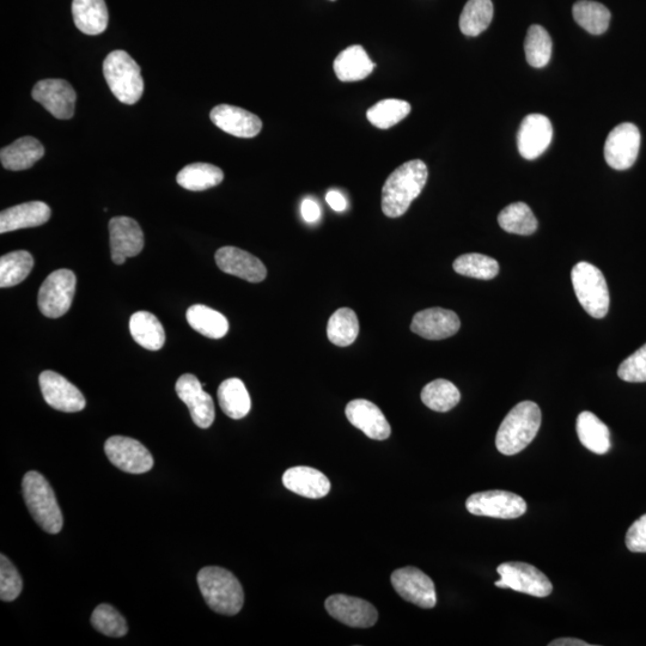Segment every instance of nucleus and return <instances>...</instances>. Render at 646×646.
Listing matches in <instances>:
<instances>
[{
    "label": "nucleus",
    "instance_id": "nucleus-34",
    "mask_svg": "<svg viewBox=\"0 0 646 646\" xmlns=\"http://www.w3.org/2000/svg\"><path fill=\"white\" fill-rule=\"evenodd\" d=\"M498 223L507 233L529 236L538 229V219L524 203L511 204L499 213Z\"/></svg>",
    "mask_w": 646,
    "mask_h": 646
},
{
    "label": "nucleus",
    "instance_id": "nucleus-17",
    "mask_svg": "<svg viewBox=\"0 0 646 646\" xmlns=\"http://www.w3.org/2000/svg\"><path fill=\"white\" fill-rule=\"evenodd\" d=\"M114 264L123 265L126 259L137 257L144 248V234L139 224L130 217H114L109 222Z\"/></svg>",
    "mask_w": 646,
    "mask_h": 646
},
{
    "label": "nucleus",
    "instance_id": "nucleus-42",
    "mask_svg": "<svg viewBox=\"0 0 646 646\" xmlns=\"http://www.w3.org/2000/svg\"><path fill=\"white\" fill-rule=\"evenodd\" d=\"M91 624L102 635L113 638L124 637L129 631L123 615L109 605H100L95 609L91 615Z\"/></svg>",
    "mask_w": 646,
    "mask_h": 646
},
{
    "label": "nucleus",
    "instance_id": "nucleus-14",
    "mask_svg": "<svg viewBox=\"0 0 646 646\" xmlns=\"http://www.w3.org/2000/svg\"><path fill=\"white\" fill-rule=\"evenodd\" d=\"M40 387L47 404L54 410L76 413L87 405L81 390L54 371L47 370L40 375Z\"/></svg>",
    "mask_w": 646,
    "mask_h": 646
},
{
    "label": "nucleus",
    "instance_id": "nucleus-32",
    "mask_svg": "<svg viewBox=\"0 0 646 646\" xmlns=\"http://www.w3.org/2000/svg\"><path fill=\"white\" fill-rule=\"evenodd\" d=\"M223 180L222 169L209 163L190 164L176 176V181L182 188L193 192L210 190V188L222 184Z\"/></svg>",
    "mask_w": 646,
    "mask_h": 646
},
{
    "label": "nucleus",
    "instance_id": "nucleus-19",
    "mask_svg": "<svg viewBox=\"0 0 646 646\" xmlns=\"http://www.w3.org/2000/svg\"><path fill=\"white\" fill-rule=\"evenodd\" d=\"M461 327V321L453 310L442 308L425 309L414 315L411 331L428 340H443L453 337Z\"/></svg>",
    "mask_w": 646,
    "mask_h": 646
},
{
    "label": "nucleus",
    "instance_id": "nucleus-37",
    "mask_svg": "<svg viewBox=\"0 0 646 646\" xmlns=\"http://www.w3.org/2000/svg\"><path fill=\"white\" fill-rule=\"evenodd\" d=\"M492 18V0H468L460 17L461 32L474 38L490 27Z\"/></svg>",
    "mask_w": 646,
    "mask_h": 646
},
{
    "label": "nucleus",
    "instance_id": "nucleus-41",
    "mask_svg": "<svg viewBox=\"0 0 646 646\" xmlns=\"http://www.w3.org/2000/svg\"><path fill=\"white\" fill-rule=\"evenodd\" d=\"M453 267L454 271L461 276L481 280L496 278L499 273L497 260L477 253L461 255L454 261Z\"/></svg>",
    "mask_w": 646,
    "mask_h": 646
},
{
    "label": "nucleus",
    "instance_id": "nucleus-29",
    "mask_svg": "<svg viewBox=\"0 0 646 646\" xmlns=\"http://www.w3.org/2000/svg\"><path fill=\"white\" fill-rule=\"evenodd\" d=\"M130 331L134 341L146 350H161L166 343L162 323L149 312L134 313L130 320Z\"/></svg>",
    "mask_w": 646,
    "mask_h": 646
},
{
    "label": "nucleus",
    "instance_id": "nucleus-8",
    "mask_svg": "<svg viewBox=\"0 0 646 646\" xmlns=\"http://www.w3.org/2000/svg\"><path fill=\"white\" fill-rule=\"evenodd\" d=\"M497 572L501 580L496 582L497 588L513 589L518 593L535 597H547L552 594L553 585L544 572L536 569L535 566L510 562L498 566Z\"/></svg>",
    "mask_w": 646,
    "mask_h": 646
},
{
    "label": "nucleus",
    "instance_id": "nucleus-45",
    "mask_svg": "<svg viewBox=\"0 0 646 646\" xmlns=\"http://www.w3.org/2000/svg\"><path fill=\"white\" fill-rule=\"evenodd\" d=\"M626 546L633 553H646V515L639 517L627 530Z\"/></svg>",
    "mask_w": 646,
    "mask_h": 646
},
{
    "label": "nucleus",
    "instance_id": "nucleus-28",
    "mask_svg": "<svg viewBox=\"0 0 646 646\" xmlns=\"http://www.w3.org/2000/svg\"><path fill=\"white\" fill-rule=\"evenodd\" d=\"M577 435L585 448L597 455L607 454L612 447L608 426L594 413L585 411L577 418Z\"/></svg>",
    "mask_w": 646,
    "mask_h": 646
},
{
    "label": "nucleus",
    "instance_id": "nucleus-12",
    "mask_svg": "<svg viewBox=\"0 0 646 646\" xmlns=\"http://www.w3.org/2000/svg\"><path fill=\"white\" fill-rule=\"evenodd\" d=\"M390 580H392L396 593L402 599L420 608L430 609L436 606L435 584L423 571L408 566V568L394 571Z\"/></svg>",
    "mask_w": 646,
    "mask_h": 646
},
{
    "label": "nucleus",
    "instance_id": "nucleus-49",
    "mask_svg": "<svg viewBox=\"0 0 646 646\" xmlns=\"http://www.w3.org/2000/svg\"><path fill=\"white\" fill-rule=\"evenodd\" d=\"M332 2H334V0H332Z\"/></svg>",
    "mask_w": 646,
    "mask_h": 646
},
{
    "label": "nucleus",
    "instance_id": "nucleus-4",
    "mask_svg": "<svg viewBox=\"0 0 646 646\" xmlns=\"http://www.w3.org/2000/svg\"><path fill=\"white\" fill-rule=\"evenodd\" d=\"M24 502L30 515L48 534H58L63 529L64 518L52 486L39 472H28L22 481Z\"/></svg>",
    "mask_w": 646,
    "mask_h": 646
},
{
    "label": "nucleus",
    "instance_id": "nucleus-44",
    "mask_svg": "<svg viewBox=\"0 0 646 646\" xmlns=\"http://www.w3.org/2000/svg\"><path fill=\"white\" fill-rule=\"evenodd\" d=\"M618 376L625 382H646V344L620 364Z\"/></svg>",
    "mask_w": 646,
    "mask_h": 646
},
{
    "label": "nucleus",
    "instance_id": "nucleus-43",
    "mask_svg": "<svg viewBox=\"0 0 646 646\" xmlns=\"http://www.w3.org/2000/svg\"><path fill=\"white\" fill-rule=\"evenodd\" d=\"M23 581L15 565L2 554L0 557V599L11 602L22 593Z\"/></svg>",
    "mask_w": 646,
    "mask_h": 646
},
{
    "label": "nucleus",
    "instance_id": "nucleus-20",
    "mask_svg": "<svg viewBox=\"0 0 646 646\" xmlns=\"http://www.w3.org/2000/svg\"><path fill=\"white\" fill-rule=\"evenodd\" d=\"M345 413L349 422L371 440L385 441L392 434L385 414L373 402L364 399L353 400L346 406Z\"/></svg>",
    "mask_w": 646,
    "mask_h": 646
},
{
    "label": "nucleus",
    "instance_id": "nucleus-47",
    "mask_svg": "<svg viewBox=\"0 0 646 646\" xmlns=\"http://www.w3.org/2000/svg\"><path fill=\"white\" fill-rule=\"evenodd\" d=\"M326 201L334 211L343 212L346 210L347 201L344 195L338 191H329L326 195Z\"/></svg>",
    "mask_w": 646,
    "mask_h": 646
},
{
    "label": "nucleus",
    "instance_id": "nucleus-13",
    "mask_svg": "<svg viewBox=\"0 0 646 646\" xmlns=\"http://www.w3.org/2000/svg\"><path fill=\"white\" fill-rule=\"evenodd\" d=\"M32 96L59 120H69L75 114L76 91L64 79L40 81L35 85Z\"/></svg>",
    "mask_w": 646,
    "mask_h": 646
},
{
    "label": "nucleus",
    "instance_id": "nucleus-16",
    "mask_svg": "<svg viewBox=\"0 0 646 646\" xmlns=\"http://www.w3.org/2000/svg\"><path fill=\"white\" fill-rule=\"evenodd\" d=\"M327 612L335 620L347 626L369 629L377 623L379 612L370 602L343 594L328 597Z\"/></svg>",
    "mask_w": 646,
    "mask_h": 646
},
{
    "label": "nucleus",
    "instance_id": "nucleus-6",
    "mask_svg": "<svg viewBox=\"0 0 646 646\" xmlns=\"http://www.w3.org/2000/svg\"><path fill=\"white\" fill-rule=\"evenodd\" d=\"M577 300L590 316L603 319L609 310V291L605 276L589 262H578L571 272Z\"/></svg>",
    "mask_w": 646,
    "mask_h": 646
},
{
    "label": "nucleus",
    "instance_id": "nucleus-5",
    "mask_svg": "<svg viewBox=\"0 0 646 646\" xmlns=\"http://www.w3.org/2000/svg\"><path fill=\"white\" fill-rule=\"evenodd\" d=\"M109 89L120 102L134 105L140 100L144 91V81L139 65L125 51H114L108 54L103 63Z\"/></svg>",
    "mask_w": 646,
    "mask_h": 646
},
{
    "label": "nucleus",
    "instance_id": "nucleus-1",
    "mask_svg": "<svg viewBox=\"0 0 646 646\" xmlns=\"http://www.w3.org/2000/svg\"><path fill=\"white\" fill-rule=\"evenodd\" d=\"M429 170L420 160L408 161L396 168L382 190V211L389 218L404 216L428 182Z\"/></svg>",
    "mask_w": 646,
    "mask_h": 646
},
{
    "label": "nucleus",
    "instance_id": "nucleus-38",
    "mask_svg": "<svg viewBox=\"0 0 646 646\" xmlns=\"http://www.w3.org/2000/svg\"><path fill=\"white\" fill-rule=\"evenodd\" d=\"M461 400L460 390L447 380H435L426 385L422 392V401L426 407L435 412H449Z\"/></svg>",
    "mask_w": 646,
    "mask_h": 646
},
{
    "label": "nucleus",
    "instance_id": "nucleus-23",
    "mask_svg": "<svg viewBox=\"0 0 646 646\" xmlns=\"http://www.w3.org/2000/svg\"><path fill=\"white\" fill-rule=\"evenodd\" d=\"M51 215L50 206L42 201L12 206L0 213V233L40 227L50 221Z\"/></svg>",
    "mask_w": 646,
    "mask_h": 646
},
{
    "label": "nucleus",
    "instance_id": "nucleus-36",
    "mask_svg": "<svg viewBox=\"0 0 646 646\" xmlns=\"http://www.w3.org/2000/svg\"><path fill=\"white\" fill-rule=\"evenodd\" d=\"M359 333V321L350 308H341L335 312L327 325V335L332 344L346 347L355 343Z\"/></svg>",
    "mask_w": 646,
    "mask_h": 646
},
{
    "label": "nucleus",
    "instance_id": "nucleus-11",
    "mask_svg": "<svg viewBox=\"0 0 646 646\" xmlns=\"http://www.w3.org/2000/svg\"><path fill=\"white\" fill-rule=\"evenodd\" d=\"M641 142V132L635 124L624 123L615 127L605 144L608 166L615 170L630 169L637 161Z\"/></svg>",
    "mask_w": 646,
    "mask_h": 646
},
{
    "label": "nucleus",
    "instance_id": "nucleus-2",
    "mask_svg": "<svg viewBox=\"0 0 646 646\" xmlns=\"http://www.w3.org/2000/svg\"><path fill=\"white\" fill-rule=\"evenodd\" d=\"M541 410L533 401H522L511 410L499 426L496 447L499 453L513 456L534 441L541 426Z\"/></svg>",
    "mask_w": 646,
    "mask_h": 646
},
{
    "label": "nucleus",
    "instance_id": "nucleus-21",
    "mask_svg": "<svg viewBox=\"0 0 646 646\" xmlns=\"http://www.w3.org/2000/svg\"><path fill=\"white\" fill-rule=\"evenodd\" d=\"M217 266L231 276L247 280L249 283H260L266 279L267 270L264 264L251 253L236 247H223L216 253Z\"/></svg>",
    "mask_w": 646,
    "mask_h": 646
},
{
    "label": "nucleus",
    "instance_id": "nucleus-3",
    "mask_svg": "<svg viewBox=\"0 0 646 646\" xmlns=\"http://www.w3.org/2000/svg\"><path fill=\"white\" fill-rule=\"evenodd\" d=\"M198 584L204 599L216 613L236 615L245 603L242 585L230 571L207 566L198 574Z\"/></svg>",
    "mask_w": 646,
    "mask_h": 646
},
{
    "label": "nucleus",
    "instance_id": "nucleus-25",
    "mask_svg": "<svg viewBox=\"0 0 646 646\" xmlns=\"http://www.w3.org/2000/svg\"><path fill=\"white\" fill-rule=\"evenodd\" d=\"M368 53L359 45L346 48L334 60V72L341 82H359L369 77L375 69Z\"/></svg>",
    "mask_w": 646,
    "mask_h": 646
},
{
    "label": "nucleus",
    "instance_id": "nucleus-39",
    "mask_svg": "<svg viewBox=\"0 0 646 646\" xmlns=\"http://www.w3.org/2000/svg\"><path fill=\"white\" fill-rule=\"evenodd\" d=\"M552 51L553 42L547 30L539 24L530 27L524 41V52L529 65L542 69L550 63Z\"/></svg>",
    "mask_w": 646,
    "mask_h": 646
},
{
    "label": "nucleus",
    "instance_id": "nucleus-9",
    "mask_svg": "<svg viewBox=\"0 0 646 646\" xmlns=\"http://www.w3.org/2000/svg\"><path fill=\"white\" fill-rule=\"evenodd\" d=\"M466 508L475 516L514 520L526 514L527 503L515 493L493 490L474 493L468 497Z\"/></svg>",
    "mask_w": 646,
    "mask_h": 646
},
{
    "label": "nucleus",
    "instance_id": "nucleus-18",
    "mask_svg": "<svg viewBox=\"0 0 646 646\" xmlns=\"http://www.w3.org/2000/svg\"><path fill=\"white\" fill-rule=\"evenodd\" d=\"M552 139L553 126L550 119L542 114H530L523 119L518 130V151L526 160H536L548 149Z\"/></svg>",
    "mask_w": 646,
    "mask_h": 646
},
{
    "label": "nucleus",
    "instance_id": "nucleus-48",
    "mask_svg": "<svg viewBox=\"0 0 646 646\" xmlns=\"http://www.w3.org/2000/svg\"><path fill=\"white\" fill-rule=\"evenodd\" d=\"M548 646H590V644L576 638H559L556 641L548 643Z\"/></svg>",
    "mask_w": 646,
    "mask_h": 646
},
{
    "label": "nucleus",
    "instance_id": "nucleus-10",
    "mask_svg": "<svg viewBox=\"0 0 646 646\" xmlns=\"http://www.w3.org/2000/svg\"><path fill=\"white\" fill-rule=\"evenodd\" d=\"M106 455L115 467L126 473L142 474L154 467V457L142 443L130 437L113 436L105 444Z\"/></svg>",
    "mask_w": 646,
    "mask_h": 646
},
{
    "label": "nucleus",
    "instance_id": "nucleus-30",
    "mask_svg": "<svg viewBox=\"0 0 646 646\" xmlns=\"http://www.w3.org/2000/svg\"><path fill=\"white\" fill-rule=\"evenodd\" d=\"M218 402L222 411L236 420L245 418L252 408L251 396L240 379H228L219 386Z\"/></svg>",
    "mask_w": 646,
    "mask_h": 646
},
{
    "label": "nucleus",
    "instance_id": "nucleus-26",
    "mask_svg": "<svg viewBox=\"0 0 646 646\" xmlns=\"http://www.w3.org/2000/svg\"><path fill=\"white\" fill-rule=\"evenodd\" d=\"M44 155V145L38 139L23 137L2 149L0 161L5 169L20 172V170L32 168Z\"/></svg>",
    "mask_w": 646,
    "mask_h": 646
},
{
    "label": "nucleus",
    "instance_id": "nucleus-46",
    "mask_svg": "<svg viewBox=\"0 0 646 646\" xmlns=\"http://www.w3.org/2000/svg\"><path fill=\"white\" fill-rule=\"evenodd\" d=\"M302 217L304 221L314 224L321 218V209L318 203L313 199L303 200L302 203Z\"/></svg>",
    "mask_w": 646,
    "mask_h": 646
},
{
    "label": "nucleus",
    "instance_id": "nucleus-15",
    "mask_svg": "<svg viewBox=\"0 0 646 646\" xmlns=\"http://www.w3.org/2000/svg\"><path fill=\"white\" fill-rule=\"evenodd\" d=\"M176 393L190 408L191 417L200 429H209L215 422L216 411L212 396L206 393L203 383L192 374H185L176 382Z\"/></svg>",
    "mask_w": 646,
    "mask_h": 646
},
{
    "label": "nucleus",
    "instance_id": "nucleus-31",
    "mask_svg": "<svg viewBox=\"0 0 646 646\" xmlns=\"http://www.w3.org/2000/svg\"><path fill=\"white\" fill-rule=\"evenodd\" d=\"M186 318L190 326L201 335L210 339H222L229 331V322L217 310L195 304L187 310Z\"/></svg>",
    "mask_w": 646,
    "mask_h": 646
},
{
    "label": "nucleus",
    "instance_id": "nucleus-22",
    "mask_svg": "<svg viewBox=\"0 0 646 646\" xmlns=\"http://www.w3.org/2000/svg\"><path fill=\"white\" fill-rule=\"evenodd\" d=\"M210 118L218 129L239 138L257 137L262 129L260 118L240 107L219 105L212 109Z\"/></svg>",
    "mask_w": 646,
    "mask_h": 646
},
{
    "label": "nucleus",
    "instance_id": "nucleus-24",
    "mask_svg": "<svg viewBox=\"0 0 646 646\" xmlns=\"http://www.w3.org/2000/svg\"><path fill=\"white\" fill-rule=\"evenodd\" d=\"M283 484L298 496L319 499L331 491V483L325 474L312 467H292L283 475Z\"/></svg>",
    "mask_w": 646,
    "mask_h": 646
},
{
    "label": "nucleus",
    "instance_id": "nucleus-27",
    "mask_svg": "<svg viewBox=\"0 0 646 646\" xmlns=\"http://www.w3.org/2000/svg\"><path fill=\"white\" fill-rule=\"evenodd\" d=\"M72 15L76 27L83 34L99 35L108 27V9L105 0H73Z\"/></svg>",
    "mask_w": 646,
    "mask_h": 646
},
{
    "label": "nucleus",
    "instance_id": "nucleus-40",
    "mask_svg": "<svg viewBox=\"0 0 646 646\" xmlns=\"http://www.w3.org/2000/svg\"><path fill=\"white\" fill-rule=\"evenodd\" d=\"M410 113V103L404 100L387 99L369 108L367 118L377 129L388 130L401 123Z\"/></svg>",
    "mask_w": 646,
    "mask_h": 646
},
{
    "label": "nucleus",
    "instance_id": "nucleus-35",
    "mask_svg": "<svg viewBox=\"0 0 646 646\" xmlns=\"http://www.w3.org/2000/svg\"><path fill=\"white\" fill-rule=\"evenodd\" d=\"M34 267L33 255L17 251L0 258V288H12L23 282Z\"/></svg>",
    "mask_w": 646,
    "mask_h": 646
},
{
    "label": "nucleus",
    "instance_id": "nucleus-33",
    "mask_svg": "<svg viewBox=\"0 0 646 646\" xmlns=\"http://www.w3.org/2000/svg\"><path fill=\"white\" fill-rule=\"evenodd\" d=\"M575 21L593 35H601L607 32L611 23V11L605 5L591 0H580L572 8Z\"/></svg>",
    "mask_w": 646,
    "mask_h": 646
},
{
    "label": "nucleus",
    "instance_id": "nucleus-7",
    "mask_svg": "<svg viewBox=\"0 0 646 646\" xmlns=\"http://www.w3.org/2000/svg\"><path fill=\"white\" fill-rule=\"evenodd\" d=\"M76 283L75 273L70 270L51 273L39 291L40 312L51 319H58L69 312L75 296Z\"/></svg>",
    "mask_w": 646,
    "mask_h": 646
}]
</instances>
